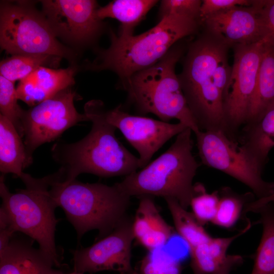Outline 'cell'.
I'll use <instances>...</instances> for the list:
<instances>
[{
    "label": "cell",
    "mask_w": 274,
    "mask_h": 274,
    "mask_svg": "<svg viewBox=\"0 0 274 274\" xmlns=\"http://www.w3.org/2000/svg\"><path fill=\"white\" fill-rule=\"evenodd\" d=\"M164 199L176 230L187 244L189 250L208 242L212 238L196 221L192 213L188 212L176 199L173 198Z\"/></svg>",
    "instance_id": "obj_26"
},
{
    "label": "cell",
    "mask_w": 274,
    "mask_h": 274,
    "mask_svg": "<svg viewBox=\"0 0 274 274\" xmlns=\"http://www.w3.org/2000/svg\"><path fill=\"white\" fill-rule=\"evenodd\" d=\"M264 40L255 91L246 124L259 117L274 101V46Z\"/></svg>",
    "instance_id": "obj_22"
},
{
    "label": "cell",
    "mask_w": 274,
    "mask_h": 274,
    "mask_svg": "<svg viewBox=\"0 0 274 274\" xmlns=\"http://www.w3.org/2000/svg\"><path fill=\"white\" fill-rule=\"evenodd\" d=\"M54 274H84V273L80 272H77L75 271L71 273H64L61 271L55 269Z\"/></svg>",
    "instance_id": "obj_36"
},
{
    "label": "cell",
    "mask_w": 274,
    "mask_h": 274,
    "mask_svg": "<svg viewBox=\"0 0 274 274\" xmlns=\"http://www.w3.org/2000/svg\"><path fill=\"white\" fill-rule=\"evenodd\" d=\"M200 26L199 22L194 19L170 15L139 35H116L110 30V47L98 50L96 58L85 67L92 71L114 72L121 87L133 74L159 61L181 40L196 33Z\"/></svg>",
    "instance_id": "obj_2"
},
{
    "label": "cell",
    "mask_w": 274,
    "mask_h": 274,
    "mask_svg": "<svg viewBox=\"0 0 274 274\" xmlns=\"http://www.w3.org/2000/svg\"><path fill=\"white\" fill-rule=\"evenodd\" d=\"M195 193L190 203L192 214L201 225L212 222L218 208L219 191L208 193L203 185L200 183L195 184Z\"/></svg>",
    "instance_id": "obj_29"
},
{
    "label": "cell",
    "mask_w": 274,
    "mask_h": 274,
    "mask_svg": "<svg viewBox=\"0 0 274 274\" xmlns=\"http://www.w3.org/2000/svg\"><path fill=\"white\" fill-rule=\"evenodd\" d=\"M231 72V66L228 63L227 55L219 62L213 75L214 83L221 93L223 100Z\"/></svg>",
    "instance_id": "obj_34"
},
{
    "label": "cell",
    "mask_w": 274,
    "mask_h": 274,
    "mask_svg": "<svg viewBox=\"0 0 274 274\" xmlns=\"http://www.w3.org/2000/svg\"><path fill=\"white\" fill-rule=\"evenodd\" d=\"M200 24L203 29L221 38L230 48L255 43L265 38L255 1L250 6H238L209 16Z\"/></svg>",
    "instance_id": "obj_15"
},
{
    "label": "cell",
    "mask_w": 274,
    "mask_h": 274,
    "mask_svg": "<svg viewBox=\"0 0 274 274\" xmlns=\"http://www.w3.org/2000/svg\"><path fill=\"white\" fill-rule=\"evenodd\" d=\"M33 242L14 235L0 251V274H54L53 263L32 246Z\"/></svg>",
    "instance_id": "obj_18"
},
{
    "label": "cell",
    "mask_w": 274,
    "mask_h": 274,
    "mask_svg": "<svg viewBox=\"0 0 274 274\" xmlns=\"http://www.w3.org/2000/svg\"><path fill=\"white\" fill-rule=\"evenodd\" d=\"M264 40L248 45H236L231 72L225 91L223 109L227 135L236 141L246 124L255 91Z\"/></svg>",
    "instance_id": "obj_10"
},
{
    "label": "cell",
    "mask_w": 274,
    "mask_h": 274,
    "mask_svg": "<svg viewBox=\"0 0 274 274\" xmlns=\"http://www.w3.org/2000/svg\"><path fill=\"white\" fill-rule=\"evenodd\" d=\"M255 5L263 22L264 39L274 46V0H255Z\"/></svg>",
    "instance_id": "obj_33"
},
{
    "label": "cell",
    "mask_w": 274,
    "mask_h": 274,
    "mask_svg": "<svg viewBox=\"0 0 274 274\" xmlns=\"http://www.w3.org/2000/svg\"><path fill=\"white\" fill-rule=\"evenodd\" d=\"M14 125L0 114V170L3 175L11 173L21 179L23 169L32 162L24 142Z\"/></svg>",
    "instance_id": "obj_21"
},
{
    "label": "cell",
    "mask_w": 274,
    "mask_h": 274,
    "mask_svg": "<svg viewBox=\"0 0 274 274\" xmlns=\"http://www.w3.org/2000/svg\"><path fill=\"white\" fill-rule=\"evenodd\" d=\"M52 175L35 178L26 174L22 179L25 188L11 192L1 176L0 213L6 218L15 232H20L38 243L40 250L53 263L59 266L61 258L55 241L58 222L55 215L57 207L50 193Z\"/></svg>",
    "instance_id": "obj_7"
},
{
    "label": "cell",
    "mask_w": 274,
    "mask_h": 274,
    "mask_svg": "<svg viewBox=\"0 0 274 274\" xmlns=\"http://www.w3.org/2000/svg\"><path fill=\"white\" fill-rule=\"evenodd\" d=\"M108 123L120 130L126 140L137 151L140 168L146 166L154 154L169 139L187 128L184 124H173L143 116L131 115L121 105L107 110L100 100H90Z\"/></svg>",
    "instance_id": "obj_12"
},
{
    "label": "cell",
    "mask_w": 274,
    "mask_h": 274,
    "mask_svg": "<svg viewBox=\"0 0 274 274\" xmlns=\"http://www.w3.org/2000/svg\"><path fill=\"white\" fill-rule=\"evenodd\" d=\"M61 58L50 55H14L1 61V76L14 83L43 66L56 68Z\"/></svg>",
    "instance_id": "obj_25"
},
{
    "label": "cell",
    "mask_w": 274,
    "mask_h": 274,
    "mask_svg": "<svg viewBox=\"0 0 274 274\" xmlns=\"http://www.w3.org/2000/svg\"><path fill=\"white\" fill-rule=\"evenodd\" d=\"M254 212L260 214L263 231L250 274H274V200Z\"/></svg>",
    "instance_id": "obj_24"
},
{
    "label": "cell",
    "mask_w": 274,
    "mask_h": 274,
    "mask_svg": "<svg viewBox=\"0 0 274 274\" xmlns=\"http://www.w3.org/2000/svg\"><path fill=\"white\" fill-rule=\"evenodd\" d=\"M200 0H163L159 9L160 19L170 15L184 16L200 23Z\"/></svg>",
    "instance_id": "obj_31"
},
{
    "label": "cell",
    "mask_w": 274,
    "mask_h": 274,
    "mask_svg": "<svg viewBox=\"0 0 274 274\" xmlns=\"http://www.w3.org/2000/svg\"><path fill=\"white\" fill-rule=\"evenodd\" d=\"M76 93L71 87L64 89L28 110L24 111L22 125L24 145L29 158L41 145L53 141L79 122L90 121L76 110Z\"/></svg>",
    "instance_id": "obj_11"
},
{
    "label": "cell",
    "mask_w": 274,
    "mask_h": 274,
    "mask_svg": "<svg viewBox=\"0 0 274 274\" xmlns=\"http://www.w3.org/2000/svg\"><path fill=\"white\" fill-rule=\"evenodd\" d=\"M237 142L265 165L269 151L274 147V101L259 117L242 127Z\"/></svg>",
    "instance_id": "obj_20"
},
{
    "label": "cell",
    "mask_w": 274,
    "mask_h": 274,
    "mask_svg": "<svg viewBox=\"0 0 274 274\" xmlns=\"http://www.w3.org/2000/svg\"><path fill=\"white\" fill-rule=\"evenodd\" d=\"M192 132L187 128L178 134L158 158L116 183L119 189L130 197L173 198L187 209L195 193L193 181L199 166L192 153Z\"/></svg>",
    "instance_id": "obj_6"
},
{
    "label": "cell",
    "mask_w": 274,
    "mask_h": 274,
    "mask_svg": "<svg viewBox=\"0 0 274 274\" xmlns=\"http://www.w3.org/2000/svg\"><path fill=\"white\" fill-rule=\"evenodd\" d=\"M274 200V194L265 198L256 199L250 202L247 207V212H254L256 209L270 201Z\"/></svg>",
    "instance_id": "obj_35"
},
{
    "label": "cell",
    "mask_w": 274,
    "mask_h": 274,
    "mask_svg": "<svg viewBox=\"0 0 274 274\" xmlns=\"http://www.w3.org/2000/svg\"><path fill=\"white\" fill-rule=\"evenodd\" d=\"M76 71L75 66L59 69L41 67L20 81L16 88L18 99L35 106L72 87Z\"/></svg>",
    "instance_id": "obj_17"
},
{
    "label": "cell",
    "mask_w": 274,
    "mask_h": 274,
    "mask_svg": "<svg viewBox=\"0 0 274 274\" xmlns=\"http://www.w3.org/2000/svg\"><path fill=\"white\" fill-rule=\"evenodd\" d=\"M219 200L214 224L225 228L233 226L239 219L243 210L250 202L255 200L253 193L237 194L228 187L219 190Z\"/></svg>",
    "instance_id": "obj_27"
},
{
    "label": "cell",
    "mask_w": 274,
    "mask_h": 274,
    "mask_svg": "<svg viewBox=\"0 0 274 274\" xmlns=\"http://www.w3.org/2000/svg\"><path fill=\"white\" fill-rule=\"evenodd\" d=\"M16 88L13 82L0 75L1 114L7 118L23 137L22 118L24 110L18 104Z\"/></svg>",
    "instance_id": "obj_28"
},
{
    "label": "cell",
    "mask_w": 274,
    "mask_h": 274,
    "mask_svg": "<svg viewBox=\"0 0 274 274\" xmlns=\"http://www.w3.org/2000/svg\"><path fill=\"white\" fill-rule=\"evenodd\" d=\"M120 274H140L136 271H132L131 272H129V273H120Z\"/></svg>",
    "instance_id": "obj_37"
},
{
    "label": "cell",
    "mask_w": 274,
    "mask_h": 274,
    "mask_svg": "<svg viewBox=\"0 0 274 274\" xmlns=\"http://www.w3.org/2000/svg\"><path fill=\"white\" fill-rule=\"evenodd\" d=\"M84 113L92 123L90 132L71 144L57 142L52 148L54 159L61 164V180L72 181L81 174L100 177H125L140 168V161L119 141L116 128L107 122L90 101Z\"/></svg>",
    "instance_id": "obj_1"
},
{
    "label": "cell",
    "mask_w": 274,
    "mask_h": 274,
    "mask_svg": "<svg viewBox=\"0 0 274 274\" xmlns=\"http://www.w3.org/2000/svg\"><path fill=\"white\" fill-rule=\"evenodd\" d=\"M155 0H116L97 10L98 17L116 19L121 23L118 35H132L135 26L156 5Z\"/></svg>",
    "instance_id": "obj_23"
},
{
    "label": "cell",
    "mask_w": 274,
    "mask_h": 274,
    "mask_svg": "<svg viewBox=\"0 0 274 274\" xmlns=\"http://www.w3.org/2000/svg\"><path fill=\"white\" fill-rule=\"evenodd\" d=\"M152 196H141L132 223L134 239L149 251L162 248L174 229L162 217Z\"/></svg>",
    "instance_id": "obj_19"
},
{
    "label": "cell",
    "mask_w": 274,
    "mask_h": 274,
    "mask_svg": "<svg viewBox=\"0 0 274 274\" xmlns=\"http://www.w3.org/2000/svg\"><path fill=\"white\" fill-rule=\"evenodd\" d=\"M42 13L57 37L76 46L95 42L105 24L97 15L99 7L93 0H45Z\"/></svg>",
    "instance_id": "obj_13"
},
{
    "label": "cell",
    "mask_w": 274,
    "mask_h": 274,
    "mask_svg": "<svg viewBox=\"0 0 274 274\" xmlns=\"http://www.w3.org/2000/svg\"><path fill=\"white\" fill-rule=\"evenodd\" d=\"M140 274H182L181 263L159 248L145 256L140 264Z\"/></svg>",
    "instance_id": "obj_30"
},
{
    "label": "cell",
    "mask_w": 274,
    "mask_h": 274,
    "mask_svg": "<svg viewBox=\"0 0 274 274\" xmlns=\"http://www.w3.org/2000/svg\"><path fill=\"white\" fill-rule=\"evenodd\" d=\"M253 2L251 0H203L200 10V23L209 16L238 6H250Z\"/></svg>",
    "instance_id": "obj_32"
},
{
    "label": "cell",
    "mask_w": 274,
    "mask_h": 274,
    "mask_svg": "<svg viewBox=\"0 0 274 274\" xmlns=\"http://www.w3.org/2000/svg\"><path fill=\"white\" fill-rule=\"evenodd\" d=\"M185 50L183 44L177 43L159 61L133 74L120 88L127 92V103L133 107L135 115L151 113L166 122L176 119L195 134L200 130L175 72Z\"/></svg>",
    "instance_id": "obj_4"
},
{
    "label": "cell",
    "mask_w": 274,
    "mask_h": 274,
    "mask_svg": "<svg viewBox=\"0 0 274 274\" xmlns=\"http://www.w3.org/2000/svg\"><path fill=\"white\" fill-rule=\"evenodd\" d=\"M132 221L126 217L109 234L91 246L72 251L75 271L93 273L106 270L133 271Z\"/></svg>",
    "instance_id": "obj_14"
},
{
    "label": "cell",
    "mask_w": 274,
    "mask_h": 274,
    "mask_svg": "<svg viewBox=\"0 0 274 274\" xmlns=\"http://www.w3.org/2000/svg\"><path fill=\"white\" fill-rule=\"evenodd\" d=\"M53 174L50 193L57 207L64 211L80 239L87 232L97 230L100 239L111 232L126 217L130 197L115 183H83L61 180Z\"/></svg>",
    "instance_id": "obj_5"
},
{
    "label": "cell",
    "mask_w": 274,
    "mask_h": 274,
    "mask_svg": "<svg viewBox=\"0 0 274 274\" xmlns=\"http://www.w3.org/2000/svg\"><path fill=\"white\" fill-rule=\"evenodd\" d=\"M230 47L221 38L204 29L183 56L178 75L187 105L200 130L227 133L223 96L215 85L213 75Z\"/></svg>",
    "instance_id": "obj_3"
},
{
    "label": "cell",
    "mask_w": 274,
    "mask_h": 274,
    "mask_svg": "<svg viewBox=\"0 0 274 274\" xmlns=\"http://www.w3.org/2000/svg\"><path fill=\"white\" fill-rule=\"evenodd\" d=\"M251 222L238 233L227 237H213L208 242L189 250L193 274H229L243 262L238 255H229L227 250L237 237L251 227Z\"/></svg>",
    "instance_id": "obj_16"
},
{
    "label": "cell",
    "mask_w": 274,
    "mask_h": 274,
    "mask_svg": "<svg viewBox=\"0 0 274 274\" xmlns=\"http://www.w3.org/2000/svg\"><path fill=\"white\" fill-rule=\"evenodd\" d=\"M195 134L198 155L204 164L242 182L252 191L256 199L274 194V182L262 177L264 165L237 142L221 130H200Z\"/></svg>",
    "instance_id": "obj_9"
},
{
    "label": "cell",
    "mask_w": 274,
    "mask_h": 274,
    "mask_svg": "<svg viewBox=\"0 0 274 274\" xmlns=\"http://www.w3.org/2000/svg\"><path fill=\"white\" fill-rule=\"evenodd\" d=\"M0 44L14 55H50L73 62L76 54L57 39L42 12L28 1L2 2Z\"/></svg>",
    "instance_id": "obj_8"
}]
</instances>
